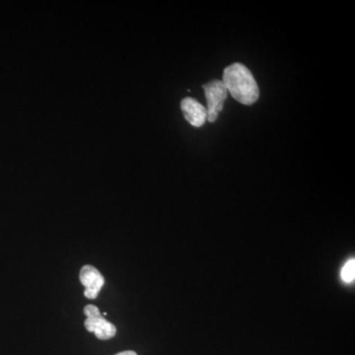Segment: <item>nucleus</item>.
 <instances>
[{
	"instance_id": "4",
	"label": "nucleus",
	"mask_w": 355,
	"mask_h": 355,
	"mask_svg": "<svg viewBox=\"0 0 355 355\" xmlns=\"http://www.w3.org/2000/svg\"><path fill=\"white\" fill-rule=\"evenodd\" d=\"M181 109L184 119L193 127L200 128L207 119V112L200 102L193 98H184L181 102Z\"/></svg>"
},
{
	"instance_id": "7",
	"label": "nucleus",
	"mask_w": 355,
	"mask_h": 355,
	"mask_svg": "<svg viewBox=\"0 0 355 355\" xmlns=\"http://www.w3.org/2000/svg\"><path fill=\"white\" fill-rule=\"evenodd\" d=\"M84 314H85V316L89 317H93V316H98V315H101V313H100L99 308L96 307L94 305H87L85 308H84Z\"/></svg>"
},
{
	"instance_id": "8",
	"label": "nucleus",
	"mask_w": 355,
	"mask_h": 355,
	"mask_svg": "<svg viewBox=\"0 0 355 355\" xmlns=\"http://www.w3.org/2000/svg\"><path fill=\"white\" fill-rule=\"evenodd\" d=\"M116 355H137V352H132V350H127V352H120V354Z\"/></svg>"
},
{
	"instance_id": "5",
	"label": "nucleus",
	"mask_w": 355,
	"mask_h": 355,
	"mask_svg": "<svg viewBox=\"0 0 355 355\" xmlns=\"http://www.w3.org/2000/svg\"><path fill=\"white\" fill-rule=\"evenodd\" d=\"M86 330L94 333L99 340H106L114 338L116 334V329L114 324L110 323L102 315L98 316L89 317L86 319Z\"/></svg>"
},
{
	"instance_id": "3",
	"label": "nucleus",
	"mask_w": 355,
	"mask_h": 355,
	"mask_svg": "<svg viewBox=\"0 0 355 355\" xmlns=\"http://www.w3.org/2000/svg\"><path fill=\"white\" fill-rule=\"evenodd\" d=\"M81 284L85 287L84 295L86 298L95 299L98 297L100 291L105 284V279L102 273L93 266H84L80 270Z\"/></svg>"
},
{
	"instance_id": "1",
	"label": "nucleus",
	"mask_w": 355,
	"mask_h": 355,
	"mask_svg": "<svg viewBox=\"0 0 355 355\" xmlns=\"http://www.w3.org/2000/svg\"><path fill=\"white\" fill-rule=\"evenodd\" d=\"M222 83L236 101L243 105H253L260 97L259 86L253 74L240 62L229 65L224 69Z\"/></svg>"
},
{
	"instance_id": "2",
	"label": "nucleus",
	"mask_w": 355,
	"mask_h": 355,
	"mask_svg": "<svg viewBox=\"0 0 355 355\" xmlns=\"http://www.w3.org/2000/svg\"><path fill=\"white\" fill-rule=\"evenodd\" d=\"M205 98L207 102V119L210 123H214L218 114L223 110L224 102L227 98L228 91L222 80H212L203 85Z\"/></svg>"
},
{
	"instance_id": "6",
	"label": "nucleus",
	"mask_w": 355,
	"mask_h": 355,
	"mask_svg": "<svg viewBox=\"0 0 355 355\" xmlns=\"http://www.w3.org/2000/svg\"><path fill=\"white\" fill-rule=\"evenodd\" d=\"M340 277H342V279L343 282H347V284H350V282H354L355 279V260L352 259V260H349L343 266L342 273H340Z\"/></svg>"
}]
</instances>
